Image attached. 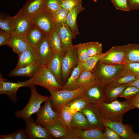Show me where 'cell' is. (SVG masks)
<instances>
[{
  "mask_svg": "<svg viewBox=\"0 0 139 139\" xmlns=\"http://www.w3.org/2000/svg\"><path fill=\"white\" fill-rule=\"evenodd\" d=\"M82 0H63L61 7L70 11L82 3Z\"/></svg>",
  "mask_w": 139,
  "mask_h": 139,
  "instance_id": "cell-44",
  "label": "cell"
},
{
  "mask_svg": "<svg viewBox=\"0 0 139 139\" xmlns=\"http://www.w3.org/2000/svg\"><path fill=\"white\" fill-rule=\"evenodd\" d=\"M84 71L83 63L79 61L77 66L72 71L66 82L62 85L61 90L76 89L77 80L81 73Z\"/></svg>",
  "mask_w": 139,
  "mask_h": 139,
  "instance_id": "cell-27",
  "label": "cell"
},
{
  "mask_svg": "<svg viewBox=\"0 0 139 139\" xmlns=\"http://www.w3.org/2000/svg\"><path fill=\"white\" fill-rule=\"evenodd\" d=\"M79 111L86 116L89 122L94 128H98L104 131L103 119L93 105L88 104Z\"/></svg>",
  "mask_w": 139,
  "mask_h": 139,
  "instance_id": "cell-16",
  "label": "cell"
},
{
  "mask_svg": "<svg viewBox=\"0 0 139 139\" xmlns=\"http://www.w3.org/2000/svg\"><path fill=\"white\" fill-rule=\"evenodd\" d=\"M1 30L11 34L14 33V30L11 16L1 13L0 15Z\"/></svg>",
  "mask_w": 139,
  "mask_h": 139,
  "instance_id": "cell-35",
  "label": "cell"
},
{
  "mask_svg": "<svg viewBox=\"0 0 139 139\" xmlns=\"http://www.w3.org/2000/svg\"><path fill=\"white\" fill-rule=\"evenodd\" d=\"M130 11L139 9V0H128Z\"/></svg>",
  "mask_w": 139,
  "mask_h": 139,
  "instance_id": "cell-48",
  "label": "cell"
},
{
  "mask_svg": "<svg viewBox=\"0 0 139 139\" xmlns=\"http://www.w3.org/2000/svg\"><path fill=\"white\" fill-rule=\"evenodd\" d=\"M45 10L44 0H28L26 2L20 11L31 20L34 16Z\"/></svg>",
  "mask_w": 139,
  "mask_h": 139,
  "instance_id": "cell-17",
  "label": "cell"
},
{
  "mask_svg": "<svg viewBox=\"0 0 139 139\" xmlns=\"http://www.w3.org/2000/svg\"><path fill=\"white\" fill-rule=\"evenodd\" d=\"M72 128L78 130H86L94 128L90 124L86 116L80 111L76 112L71 123Z\"/></svg>",
  "mask_w": 139,
  "mask_h": 139,
  "instance_id": "cell-28",
  "label": "cell"
},
{
  "mask_svg": "<svg viewBox=\"0 0 139 139\" xmlns=\"http://www.w3.org/2000/svg\"><path fill=\"white\" fill-rule=\"evenodd\" d=\"M25 36L29 45L36 50L42 39L48 35L32 23Z\"/></svg>",
  "mask_w": 139,
  "mask_h": 139,
  "instance_id": "cell-24",
  "label": "cell"
},
{
  "mask_svg": "<svg viewBox=\"0 0 139 139\" xmlns=\"http://www.w3.org/2000/svg\"><path fill=\"white\" fill-rule=\"evenodd\" d=\"M103 53L101 54L89 56L83 63L84 71L93 72L101 58Z\"/></svg>",
  "mask_w": 139,
  "mask_h": 139,
  "instance_id": "cell-37",
  "label": "cell"
},
{
  "mask_svg": "<svg viewBox=\"0 0 139 139\" xmlns=\"http://www.w3.org/2000/svg\"><path fill=\"white\" fill-rule=\"evenodd\" d=\"M35 86L32 85L30 87L31 94L29 100L23 109L15 112V115L16 118L25 120L31 117L32 115L39 111L41 107V103L50 98V97L39 94Z\"/></svg>",
  "mask_w": 139,
  "mask_h": 139,
  "instance_id": "cell-5",
  "label": "cell"
},
{
  "mask_svg": "<svg viewBox=\"0 0 139 139\" xmlns=\"http://www.w3.org/2000/svg\"><path fill=\"white\" fill-rule=\"evenodd\" d=\"M41 66L38 63H37L24 67L15 68L9 73L8 76L11 77L27 76L31 78Z\"/></svg>",
  "mask_w": 139,
  "mask_h": 139,
  "instance_id": "cell-29",
  "label": "cell"
},
{
  "mask_svg": "<svg viewBox=\"0 0 139 139\" xmlns=\"http://www.w3.org/2000/svg\"><path fill=\"white\" fill-rule=\"evenodd\" d=\"M31 86L39 85L49 92L61 90L62 85L58 82L56 77L46 66H42L30 78Z\"/></svg>",
  "mask_w": 139,
  "mask_h": 139,
  "instance_id": "cell-4",
  "label": "cell"
},
{
  "mask_svg": "<svg viewBox=\"0 0 139 139\" xmlns=\"http://www.w3.org/2000/svg\"><path fill=\"white\" fill-rule=\"evenodd\" d=\"M31 21L33 24L47 35L54 30L57 23L51 13L46 10L35 15Z\"/></svg>",
  "mask_w": 139,
  "mask_h": 139,
  "instance_id": "cell-6",
  "label": "cell"
},
{
  "mask_svg": "<svg viewBox=\"0 0 139 139\" xmlns=\"http://www.w3.org/2000/svg\"><path fill=\"white\" fill-rule=\"evenodd\" d=\"M58 120L69 130L72 129L71 123L74 113L68 106L65 105L58 111Z\"/></svg>",
  "mask_w": 139,
  "mask_h": 139,
  "instance_id": "cell-30",
  "label": "cell"
},
{
  "mask_svg": "<svg viewBox=\"0 0 139 139\" xmlns=\"http://www.w3.org/2000/svg\"><path fill=\"white\" fill-rule=\"evenodd\" d=\"M104 127H109L124 139H139V134L135 133L132 126L128 124H124L122 122L114 121L107 119L103 120Z\"/></svg>",
  "mask_w": 139,
  "mask_h": 139,
  "instance_id": "cell-11",
  "label": "cell"
},
{
  "mask_svg": "<svg viewBox=\"0 0 139 139\" xmlns=\"http://www.w3.org/2000/svg\"><path fill=\"white\" fill-rule=\"evenodd\" d=\"M133 105L135 108H136L139 109V100L135 102Z\"/></svg>",
  "mask_w": 139,
  "mask_h": 139,
  "instance_id": "cell-53",
  "label": "cell"
},
{
  "mask_svg": "<svg viewBox=\"0 0 139 139\" xmlns=\"http://www.w3.org/2000/svg\"><path fill=\"white\" fill-rule=\"evenodd\" d=\"M111 1L116 9L124 11H130L128 0H111Z\"/></svg>",
  "mask_w": 139,
  "mask_h": 139,
  "instance_id": "cell-45",
  "label": "cell"
},
{
  "mask_svg": "<svg viewBox=\"0 0 139 139\" xmlns=\"http://www.w3.org/2000/svg\"><path fill=\"white\" fill-rule=\"evenodd\" d=\"M14 33L25 35L32 24V21L24 15L20 11L15 16L11 17Z\"/></svg>",
  "mask_w": 139,
  "mask_h": 139,
  "instance_id": "cell-19",
  "label": "cell"
},
{
  "mask_svg": "<svg viewBox=\"0 0 139 139\" xmlns=\"http://www.w3.org/2000/svg\"><path fill=\"white\" fill-rule=\"evenodd\" d=\"M123 64L109 65L99 61L92 72L96 80L104 85L123 75Z\"/></svg>",
  "mask_w": 139,
  "mask_h": 139,
  "instance_id": "cell-3",
  "label": "cell"
},
{
  "mask_svg": "<svg viewBox=\"0 0 139 139\" xmlns=\"http://www.w3.org/2000/svg\"><path fill=\"white\" fill-rule=\"evenodd\" d=\"M39 57L38 63L41 66H46L54 52L48 36L42 40L36 49Z\"/></svg>",
  "mask_w": 139,
  "mask_h": 139,
  "instance_id": "cell-18",
  "label": "cell"
},
{
  "mask_svg": "<svg viewBox=\"0 0 139 139\" xmlns=\"http://www.w3.org/2000/svg\"><path fill=\"white\" fill-rule=\"evenodd\" d=\"M69 12L61 7L52 15L57 23H67V17Z\"/></svg>",
  "mask_w": 139,
  "mask_h": 139,
  "instance_id": "cell-42",
  "label": "cell"
},
{
  "mask_svg": "<svg viewBox=\"0 0 139 139\" xmlns=\"http://www.w3.org/2000/svg\"><path fill=\"white\" fill-rule=\"evenodd\" d=\"M109 65L124 64L125 60L124 46H114L105 53H103L99 61Z\"/></svg>",
  "mask_w": 139,
  "mask_h": 139,
  "instance_id": "cell-10",
  "label": "cell"
},
{
  "mask_svg": "<svg viewBox=\"0 0 139 139\" xmlns=\"http://www.w3.org/2000/svg\"><path fill=\"white\" fill-rule=\"evenodd\" d=\"M126 100L133 105L135 102L139 100V93L130 98L126 99Z\"/></svg>",
  "mask_w": 139,
  "mask_h": 139,
  "instance_id": "cell-50",
  "label": "cell"
},
{
  "mask_svg": "<svg viewBox=\"0 0 139 139\" xmlns=\"http://www.w3.org/2000/svg\"><path fill=\"white\" fill-rule=\"evenodd\" d=\"M82 3L70 11L67 17L66 22L72 32L73 39L80 34L78 30L76 19L79 14L84 10Z\"/></svg>",
  "mask_w": 139,
  "mask_h": 139,
  "instance_id": "cell-25",
  "label": "cell"
},
{
  "mask_svg": "<svg viewBox=\"0 0 139 139\" xmlns=\"http://www.w3.org/2000/svg\"><path fill=\"white\" fill-rule=\"evenodd\" d=\"M11 34L7 33L0 29V46L7 45Z\"/></svg>",
  "mask_w": 139,
  "mask_h": 139,
  "instance_id": "cell-46",
  "label": "cell"
},
{
  "mask_svg": "<svg viewBox=\"0 0 139 139\" xmlns=\"http://www.w3.org/2000/svg\"><path fill=\"white\" fill-rule=\"evenodd\" d=\"M82 96L86 99L89 104L94 105L102 101L105 102L104 86L98 81L89 88Z\"/></svg>",
  "mask_w": 139,
  "mask_h": 139,
  "instance_id": "cell-14",
  "label": "cell"
},
{
  "mask_svg": "<svg viewBox=\"0 0 139 139\" xmlns=\"http://www.w3.org/2000/svg\"><path fill=\"white\" fill-rule=\"evenodd\" d=\"M44 127L50 135L56 138L64 139L69 131L58 119Z\"/></svg>",
  "mask_w": 139,
  "mask_h": 139,
  "instance_id": "cell-26",
  "label": "cell"
},
{
  "mask_svg": "<svg viewBox=\"0 0 139 139\" xmlns=\"http://www.w3.org/2000/svg\"><path fill=\"white\" fill-rule=\"evenodd\" d=\"M63 0H44L45 10L53 14L61 7Z\"/></svg>",
  "mask_w": 139,
  "mask_h": 139,
  "instance_id": "cell-40",
  "label": "cell"
},
{
  "mask_svg": "<svg viewBox=\"0 0 139 139\" xmlns=\"http://www.w3.org/2000/svg\"><path fill=\"white\" fill-rule=\"evenodd\" d=\"M54 30L57 33L60 38L62 48L65 53L73 45L72 32L67 23H57Z\"/></svg>",
  "mask_w": 139,
  "mask_h": 139,
  "instance_id": "cell-15",
  "label": "cell"
},
{
  "mask_svg": "<svg viewBox=\"0 0 139 139\" xmlns=\"http://www.w3.org/2000/svg\"><path fill=\"white\" fill-rule=\"evenodd\" d=\"M97 80L92 72L84 71L81 73L77 80L76 89L93 84Z\"/></svg>",
  "mask_w": 139,
  "mask_h": 139,
  "instance_id": "cell-32",
  "label": "cell"
},
{
  "mask_svg": "<svg viewBox=\"0 0 139 139\" xmlns=\"http://www.w3.org/2000/svg\"><path fill=\"white\" fill-rule=\"evenodd\" d=\"M14 139H29L26 129H20L13 132Z\"/></svg>",
  "mask_w": 139,
  "mask_h": 139,
  "instance_id": "cell-47",
  "label": "cell"
},
{
  "mask_svg": "<svg viewBox=\"0 0 139 139\" xmlns=\"http://www.w3.org/2000/svg\"><path fill=\"white\" fill-rule=\"evenodd\" d=\"M18 56L19 60L15 68L38 63L39 58L37 50L30 45L27 49Z\"/></svg>",
  "mask_w": 139,
  "mask_h": 139,
  "instance_id": "cell-21",
  "label": "cell"
},
{
  "mask_svg": "<svg viewBox=\"0 0 139 139\" xmlns=\"http://www.w3.org/2000/svg\"><path fill=\"white\" fill-rule=\"evenodd\" d=\"M37 118L35 122L43 127L58 119V113L53 109L50 98L45 101L44 105L36 113Z\"/></svg>",
  "mask_w": 139,
  "mask_h": 139,
  "instance_id": "cell-9",
  "label": "cell"
},
{
  "mask_svg": "<svg viewBox=\"0 0 139 139\" xmlns=\"http://www.w3.org/2000/svg\"><path fill=\"white\" fill-rule=\"evenodd\" d=\"M0 75V94L7 95L12 101L16 102L18 100L16 93L18 89L21 87H29L31 86L30 79L26 81L12 82L3 78Z\"/></svg>",
  "mask_w": 139,
  "mask_h": 139,
  "instance_id": "cell-8",
  "label": "cell"
},
{
  "mask_svg": "<svg viewBox=\"0 0 139 139\" xmlns=\"http://www.w3.org/2000/svg\"><path fill=\"white\" fill-rule=\"evenodd\" d=\"M65 54L54 52L46 65L48 69L54 75L58 83L62 85V62Z\"/></svg>",
  "mask_w": 139,
  "mask_h": 139,
  "instance_id": "cell-20",
  "label": "cell"
},
{
  "mask_svg": "<svg viewBox=\"0 0 139 139\" xmlns=\"http://www.w3.org/2000/svg\"><path fill=\"white\" fill-rule=\"evenodd\" d=\"M26 130L30 139H51L54 138L43 127L37 124L32 117L25 120Z\"/></svg>",
  "mask_w": 139,
  "mask_h": 139,
  "instance_id": "cell-13",
  "label": "cell"
},
{
  "mask_svg": "<svg viewBox=\"0 0 139 139\" xmlns=\"http://www.w3.org/2000/svg\"><path fill=\"white\" fill-rule=\"evenodd\" d=\"M0 139H14L13 133L7 135H1L0 136Z\"/></svg>",
  "mask_w": 139,
  "mask_h": 139,
  "instance_id": "cell-51",
  "label": "cell"
},
{
  "mask_svg": "<svg viewBox=\"0 0 139 139\" xmlns=\"http://www.w3.org/2000/svg\"><path fill=\"white\" fill-rule=\"evenodd\" d=\"M137 78H138L133 75L126 74L123 75L116 79L112 82L116 84H125L132 82L136 80Z\"/></svg>",
  "mask_w": 139,
  "mask_h": 139,
  "instance_id": "cell-43",
  "label": "cell"
},
{
  "mask_svg": "<svg viewBox=\"0 0 139 139\" xmlns=\"http://www.w3.org/2000/svg\"><path fill=\"white\" fill-rule=\"evenodd\" d=\"M74 46L76 49L79 61L84 62L89 57L87 51L86 43H80Z\"/></svg>",
  "mask_w": 139,
  "mask_h": 139,
  "instance_id": "cell-39",
  "label": "cell"
},
{
  "mask_svg": "<svg viewBox=\"0 0 139 139\" xmlns=\"http://www.w3.org/2000/svg\"><path fill=\"white\" fill-rule=\"evenodd\" d=\"M48 36L54 52L58 54L65 53L63 50L61 41L57 32L54 30Z\"/></svg>",
  "mask_w": 139,
  "mask_h": 139,
  "instance_id": "cell-33",
  "label": "cell"
},
{
  "mask_svg": "<svg viewBox=\"0 0 139 139\" xmlns=\"http://www.w3.org/2000/svg\"><path fill=\"white\" fill-rule=\"evenodd\" d=\"M125 61L139 63V45L130 44L124 46Z\"/></svg>",
  "mask_w": 139,
  "mask_h": 139,
  "instance_id": "cell-31",
  "label": "cell"
},
{
  "mask_svg": "<svg viewBox=\"0 0 139 139\" xmlns=\"http://www.w3.org/2000/svg\"><path fill=\"white\" fill-rule=\"evenodd\" d=\"M98 81L92 84L80 87L72 90H60L49 91L51 104L53 110L58 112L59 110L73 99L82 96L85 92L90 87Z\"/></svg>",
  "mask_w": 139,
  "mask_h": 139,
  "instance_id": "cell-2",
  "label": "cell"
},
{
  "mask_svg": "<svg viewBox=\"0 0 139 139\" xmlns=\"http://www.w3.org/2000/svg\"><path fill=\"white\" fill-rule=\"evenodd\" d=\"M127 86L126 84H116L112 82L104 85L105 96V102L110 103L116 99Z\"/></svg>",
  "mask_w": 139,
  "mask_h": 139,
  "instance_id": "cell-23",
  "label": "cell"
},
{
  "mask_svg": "<svg viewBox=\"0 0 139 139\" xmlns=\"http://www.w3.org/2000/svg\"><path fill=\"white\" fill-rule=\"evenodd\" d=\"M123 65V75L131 74L139 78V63L125 61Z\"/></svg>",
  "mask_w": 139,
  "mask_h": 139,
  "instance_id": "cell-36",
  "label": "cell"
},
{
  "mask_svg": "<svg viewBox=\"0 0 139 139\" xmlns=\"http://www.w3.org/2000/svg\"><path fill=\"white\" fill-rule=\"evenodd\" d=\"M93 1L95 2H97V0H93Z\"/></svg>",
  "mask_w": 139,
  "mask_h": 139,
  "instance_id": "cell-54",
  "label": "cell"
},
{
  "mask_svg": "<svg viewBox=\"0 0 139 139\" xmlns=\"http://www.w3.org/2000/svg\"><path fill=\"white\" fill-rule=\"evenodd\" d=\"M92 105L95 108L103 120L107 119L119 122H122L124 114L135 108L133 105L126 100L120 101L117 99L110 103L102 101Z\"/></svg>",
  "mask_w": 139,
  "mask_h": 139,
  "instance_id": "cell-1",
  "label": "cell"
},
{
  "mask_svg": "<svg viewBox=\"0 0 139 139\" xmlns=\"http://www.w3.org/2000/svg\"><path fill=\"white\" fill-rule=\"evenodd\" d=\"M126 84L127 85L134 86L139 90V78L135 80Z\"/></svg>",
  "mask_w": 139,
  "mask_h": 139,
  "instance_id": "cell-52",
  "label": "cell"
},
{
  "mask_svg": "<svg viewBox=\"0 0 139 139\" xmlns=\"http://www.w3.org/2000/svg\"><path fill=\"white\" fill-rule=\"evenodd\" d=\"M79 62L76 49L73 45L65 53L62 60V74L63 85L66 83L69 75L77 66Z\"/></svg>",
  "mask_w": 139,
  "mask_h": 139,
  "instance_id": "cell-7",
  "label": "cell"
},
{
  "mask_svg": "<svg viewBox=\"0 0 139 139\" xmlns=\"http://www.w3.org/2000/svg\"><path fill=\"white\" fill-rule=\"evenodd\" d=\"M139 93V90L135 86L128 85L119 97H122L126 99L130 98Z\"/></svg>",
  "mask_w": 139,
  "mask_h": 139,
  "instance_id": "cell-41",
  "label": "cell"
},
{
  "mask_svg": "<svg viewBox=\"0 0 139 139\" xmlns=\"http://www.w3.org/2000/svg\"><path fill=\"white\" fill-rule=\"evenodd\" d=\"M64 139H106L104 132L101 129L95 128L86 130L72 128L69 130Z\"/></svg>",
  "mask_w": 139,
  "mask_h": 139,
  "instance_id": "cell-12",
  "label": "cell"
},
{
  "mask_svg": "<svg viewBox=\"0 0 139 139\" xmlns=\"http://www.w3.org/2000/svg\"><path fill=\"white\" fill-rule=\"evenodd\" d=\"M89 104L86 99L83 97L76 98L68 102L66 105L68 106L74 113L79 111Z\"/></svg>",
  "mask_w": 139,
  "mask_h": 139,
  "instance_id": "cell-34",
  "label": "cell"
},
{
  "mask_svg": "<svg viewBox=\"0 0 139 139\" xmlns=\"http://www.w3.org/2000/svg\"><path fill=\"white\" fill-rule=\"evenodd\" d=\"M29 45L25 35L11 34L7 46L19 56L25 50Z\"/></svg>",
  "mask_w": 139,
  "mask_h": 139,
  "instance_id": "cell-22",
  "label": "cell"
},
{
  "mask_svg": "<svg viewBox=\"0 0 139 139\" xmlns=\"http://www.w3.org/2000/svg\"><path fill=\"white\" fill-rule=\"evenodd\" d=\"M87 49L89 56L101 55L102 47L101 44L97 42H86Z\"/></svg>",
  "mask_w": 139,
  "mask_h": 139,
  "instance_id": "cell-38",
  "label": "cell"
},
{
  "mask_svg": "<svg viewBox=\"0 0 139 139\" xmlns=\"http://www.w3.org/2000/svg\"><path fill=\"white\" fill-rule=\"evenodd\" d=\"M106 139H122V137L114 131L113 133L110 135L106 137Z\"/></svg>",
  "mask_w": 139,
  "mask_h": 139,
  "instance_id": "cell-49",
  "label": "cell"
}]
</instances>
